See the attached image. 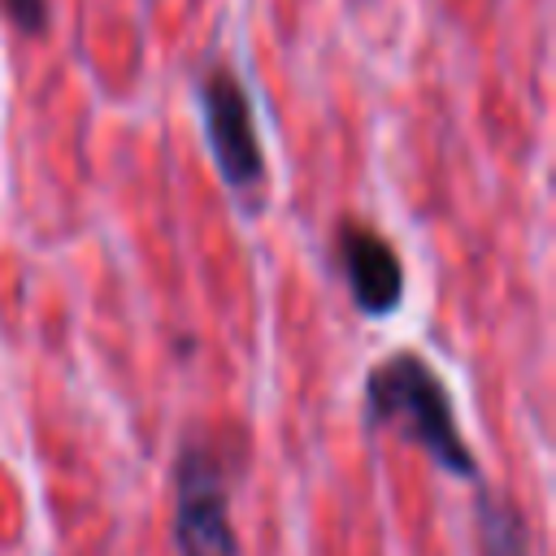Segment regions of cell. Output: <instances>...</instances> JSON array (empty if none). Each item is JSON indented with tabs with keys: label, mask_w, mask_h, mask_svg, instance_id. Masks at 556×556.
<instances>
[{
	"label": "cell",
	"mask_w": 556,
	"mask_h": 556,
	"mask_svg": "<svg viewBox=\"0 0 556 556\" xmlns=\"http://www.w3.org/2000/svg\"><path fill=\"white\" fill-rule=\"evenodd\" d=\"M365 413L378 426H395L408 443H417L443 473L452 478H478V456L469 452L452 395L443 378L417 356V352H391L382 356L365 378Z\"/></svg>",
	"instance_id": "obj_1"
},
{
	"label": "cell",
	"mask_w": 556,
	"mask_h": 556,
	"mask_svg": "<svg viewBox=\"0 0 556 556\" xmlns=\"http://www.w3.org/2000/svg\"><path fill=\"white\" fill-rule=\"evenodd\" d=\"M174 547L178 556H239L222 452L187 439L174 460Z\"/></svg>",
	"instance_id": "obj_2"
},
{
	"label": "cell",
	"mask_w": 556,
	"mask_h": 556,
	"mask_svg": "<svg viewBox=\"0 0 556 556\" xmlns=\"http://www.w3.org/2000/svg\"><path fill=\"white\" fill-rule=\"evenodd\" d=\"M200 109H204V135L217 161V174L226 187L248 191L265 178V152L252 126V104L230 70H208L200 78Z\"/></svg>",
	"instance_id": "obj_3"
},
{
	"label": "cell",
	"mask_w": 556,
	"mask_h": 556,
	"mask_svg": "<svg viewBox=\"0 0 556 556\" xmlns=\"http://www.w3.org/2000/svg\"><path fill=\"white\" fill-rule=\"evenodd\" d=\"M334 256L339 269L348 278V291L356 300L361 313L369 317H387L400 308L404 300V265L395 256V248L365 222L343 217L334 226Z\"/></svg>",
	"instance_id": "obj_4"
},
{
	"label": "cell",
	"mask_w": 556,
	"mask_h": 556,
	"mask_svg": "<svg viewBox=\"0 0 556 556\" xmlns=\"http://www.w3.org/2000/svg\"><path fill=\"white\" fill-rule=\"evenodd\" d=\"M473 526H478V556H530V534L517 508L491 491H478L473 504Z\"/></svg>",
	"instance_id": "obj_5"
},
{
	"label": "cell",
	"mask_w": 556,
	"mask_h": 556,
	"mask_svg": "<svg viewBox=\"0 0 556 556\" xmlns=\"http://www.w3.org/2000/svg\"><path fill=\"white\" fill-rule=\"evenodd\" d=\"M0 9L26 35H43L48 30V0H0Z\"/></svg>",
	"instance_id": "obj_6"
}]
</instances>
